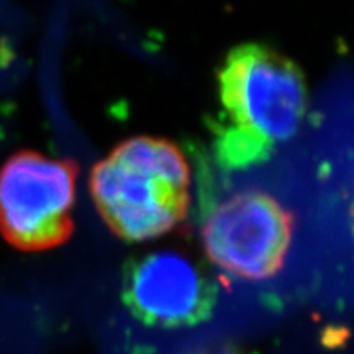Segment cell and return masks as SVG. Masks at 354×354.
Wrapping results in <instances>:
<instances>
[{
	"label": "cell",
	"instance_id": "cell-1",
	"mask_svg": "<svg viewBox=\"0 0 354 354\" xmlns=\"http://www.w3.org/2000/svg\"><path fill=\"white\" fill-rule=\"evenodd\" d=\"M218 94L215 151L228 169L268 159L297 133L307 110L299 66L264 44H241L228 53L218 73Z\"/></svg>",
	"mask_w": 354,
	"mask_h": 354
},
{
	"label": "cell",
	"instance_id": "cell-2",
	"mask_svg": "<svg viewBox=\"0 0 354 354\" xmlns=\"http://www.w3.org/2000/svg\"><path fill=\"white\" fill-rule=\"evenodd\" d=\"M91 190L97 210L118 238L148 241L184 220L190 202V169L174 143L136 136L95 165Z\"/></svg>",
	"mask_w": 354,
	"mask_h": 354
},
{
	"label": "cell",
	"instance_id": "cell-3",
	"mask_svg": "<svg viewBox=\"0 0 354 354\" xmlns=\"http://www.w3.org/2000/svg\"><path fill=\"white\" fill-rule=\"evenodd\" d=\"M77 165L19 151L0 167V234L20 251L64 245L74 232Z\"/></svg>",
	"mask_w": 354,
	"mask_h": 354
},
{
	"label": "cell",
	"instance_id": "cell-4",
	"mask_svg": "<svg viewBox=\"0 0 354 354\" xmlns=\"http://www.w3.org/2000/svg\"><path fill=\"white\" fill-rule=\"evenodd\" d=\"M294 216L263 192H241L210 212L202 227L205 253L230 276L261 281L279 272L294 233Z\"/></svg>",
	"mask_w": 354,
	"mask_h": 354
},
{
	"label": "cell",
	"instance_id": "cell-5",
	"mask_svg": "<svg viewBox=\"0 0 354 354\" xmlns=\"http://www.w3.org/2000/svg\"><path fill=\"white\" fill-rule=\"evenodd\" d=\"M123 300L140 322L159 328L194 326L210 317L216 290L201 266L179 251L146 253L128 263Z\"/></svg>",
	"mask_w": 354,
	"mask_h": 354
}]
</instances>
